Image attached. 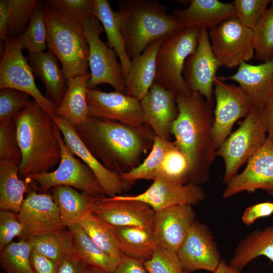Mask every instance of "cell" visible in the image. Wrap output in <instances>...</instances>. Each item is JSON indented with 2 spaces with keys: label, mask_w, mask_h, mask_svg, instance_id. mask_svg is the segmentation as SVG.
I'll list each match as a JSON object with an SVG mask.
<instances>
[{
  "label": "cell",
  "mask_w": 273,
  "mask_h": 273,
  "mask_svg": "<svg viewBox=\"0 0 273 273\" xmlns=\"http://www.w3.org/2000/svg\"><path fill=\"white\" fill-rule=\"evenodd\" d=\"M178 114L171 134L176 146L187 156L190 165L189 182L199 185L209 178L216 156L213 140V106L199 92L177 94Z\"/></svg>",
  "instance_id": "obj_1"
},
{
  "label": "cell",
  "mask_w": 273,
  "mask_h": 273,
  "mask_svg": "<svg viewBox=\"0 0 273 273\" xmlns=\"http://www.w3.org/2000/svg\"><path fill=\"white\" fill-rule=\"evenodd\" d=\"M75 128L93 155L106 168L120 174L141 163L155 136L147 124L136 127L90 117Z\"/></svg>",
  "instance_id": "obj_2"
},
{
  "label": "cell",
  "mask_w": 273,
  "mask_h": 273,
  "mask_svg": "<svg viewBox=\"0 0 273 273\" xmlns=\"http://www.w3.org/2000/svg\"><path fill=\"white\" fill-rule=\"evenodd\" d=\"M17 132L23 176L48 172L60 163L61 148L54 131L55 122L34 100L12 118Z\"/></svg>",
  "instance_id": "obj_3"
},
{
  "label": "cell",
  "mask_w": 273,
  "mask_h": 273,
  "mask_svg": "<svg viewBox=\"0 0 273 273\" xmlns=\"http://www.w3.org/2000/svg\"><path fill=\"white\" fill-rule=\"evenodd\" d=\"M122 31L130 60L152 43L164 39L183 26L165 6L153 0H121L118 3Z\"/></svg>",
  "instance_id": "obj_4"
},
{
  "label": "cell",
  "mask_w": 273,
  "mask_h": 273,
  "mask_svg": "<svg viewBox=\"0 0 273 273\" xmlns=\"http://www.w3.org/2000/svg\"><path fill=\"white\" fill-rule=\"evenodd\" d=\"M45 17L48 51L61 63L66 79L88 72L89 50L82 23L47 5Z\"/></svg>",
  "instance_id": "obj_5"
},
{
  "label": "cell",
  "mask_w": 273,
  "mask_h": 273,
  "mask_svg": "<svg viewBox=\"0 0 273 273\" xmlns=\"http://www.w3.org/2000/svg\"><path fill=\"white\" fill-rule=\"evenodd\" d=\"M201 30L183 27L164 39L156 56L155 82L177 94L192 92L184 80L183 69L187 58L197 49Z\"/></svg>",
  "instance_id": "obj_6"
},
{
  "label": "cell",
  "mask_w": 273,
  "mask_h": 273,
  "mask_svg": "<svg viewBox=\"0 0 273 273\" xmlns=\"http://www.w3.org/2000/svg\"><path fill=\"white\" fill-rule=\"evenodd\" d=\"M267 130L260 110L253 107L239 128L227 138L216 151L224 161L223 182L227 184L240 168L264 144Z\"/></svg>",
  "instance_id": "obj_7"
},
{
  "label": "cell",
  "mask_w": 273,
  "mask_h": 273,
  "mask_svg": "<svg viewBox=\"0 0 273 273\" xmlns=\"http://www.w3.org/2000/svg\"><path fill=\"white\" fill-rule=\"evenodd\" d=\"M54 131L61 148V157L58 168L53 171L31 175L26 178L38 184L43 193L55 187L64 186L79 190L94 198L104 197L106 194L95 175L86 165L74 157L56 123Z\"/></svg>",
  "instance_id": "obj_8"
},
{
  "label": "cell",
  "mask_w": 273,
  "mask_h": 273,
  "mask_svg": "<svg viewBox=\"0 0 273 273\" xmlns=\"http://www.w3.org/2000/svg\"><path fill=\"white\" fill-rule=\"evenodd\" d=\"M82 25L89 50L90 78L88 82V88H95L101 84H108L115 91L124 94L125 84L123 68L117 60L116 52L100 38V34L104 31L103 26L96 17L86 20Z\"/></svg>",
  "instance_id": "obj_9"
},
{
  "label": "cell",
  "mask_w": 273,
  "mask_h": 273,
  "mask_svg": "<svg viewBox=\"0 0 273 273\" xmlns=\"http://www.w3.org/2000/svg\"><path fill=\"white\" fill-rule=\"evenodd\" d=\"M17 41V37L5 42L0 62V89L14 88L33 98L50 115H56L58 106L43 96L36 85L32 69Z\"/></svg>",
  "instance_id": "obj_10"
},
{
  "label": "cell",
  "mask_w": 273,
  "mask_h": 273,
  "mask_svg": "<svg viewBox=\"0 0 273 273\" xmlns=\"http://www.w3.org/2000/svg\"><path fill=\"white\" fill-rule=\"evenodd\" d=\"M208 33L213 53L221 66L238 67L254 57L253 29L243 25L235 17L223 21Z\"/></svg>",
  "instance_id": "obj_11"
},
{
  "label": "cell",
  "mask_w": 273,
  "mask_h": 273,
  "mask_svg": "<svg viewBox=\"0 0 273 273\" xmlns=\"http://www.w3.org/2000/svg\"><path fill=\"white\" fill-rule=\"evenodd\" d=\"M213 94L215 107L212 135L217 150L230 135L236 121L245 117L253 106L240 86L226 83L217 76L214 81Z\"/></svg>",
  "instance_id": "obj_12"
},
{
  "label": "cell",
  "mask_w": 273,
  "mask_h": 273,
  "mask_svg": "<svg viewBox=\"0 0 273 273\" xmlns=\"http://www.w3.org/2000/svg\"><path fill=\"white\" fill-rule=\"evenodd\" d=\"M86 101L88 117L136 127L147 125L141 102L135 97L95 88L88 89Z\"/></svg>",
  "instance_id": "obj_13"
},
{
  "label": "cell",
  "mask_w": 273,
  "mask_h": 273,
  "mask_svg": "<svg viewBox=\"0 0 273 273\" xmlns=\"http://www.w3.org/2000/svg\"><path fill=\"white\" fill-rule=\"evenodd\" d=\"M220 66L213 53L208 31L202 28L196 50L185 61L183 77L189 88L200 93L212 106L214 81Z\"/></svg>",
  "instance_id": "obj_14"
},
{
  "label": "cell",
  "mask_w": 273,
  "mask_h": 273,
  "mask_svg": "<svg viewBox=\"0 0 273 273\" xmlns=\"http://www.w3.org/2000/svg\"><path fill=\"white\" fill-rule=\"evenodd\" d=\"M222 197L225 199L242 192L252 193L257 190L273 195V136L267 134L264 144L247 162L242 172L226 184Z\"/></svg>",
  "instance_id": "obj_15"
},
{
  "label": "cell",
  "mask_w": 273,
  "mask_h": 273,
  "mask_svg": "<svg viewBox=\"0 0 273 273\" xmlns=\"http://www.w3.org/2000/svg\"><path fill=\"white\" fill-rule=\"evenodd\" d=\"M89 211L112 227L139 226L152 229L155 211L146 203L117 196L92 197Z\"/></svg>",
  "instance_id": "obj_16"
},
{
  "label": "cell",
  "mask_w": 273,
  "mask_h": 273,
  "mask_svg": "<svg viewBox=\"0 0 273 273\" xmlns=\"http://www.w3.org/2000/svg\"><path fill=\"white\" fill-rule=\"evenodd\" d=\"M176 253L188 273L200 269L214 273L221 260L210 231L195 220Z\"/></svg>",
  "instance_id": "obj_17"
},
{
  "label": "cell",
  "mask_w": 273,
  "mask_h": 273,
  "mask_svg": "<svg viewBox=\"0 0 273 273\" xmlns=\"http://www.w3.org/2000/svg\"><path fill=\"white\" fill-rule=\"evenodd\" d=\"M117 196L121 199L143 202L156 212L181 204H196L204 199L205 193L198 185L191 183L180 184L159 176L141 194Z\"/></svg>",
  "instance_id": "obj_18"
},
{
  "label": "cell",
  "mask_w": 273,
  "mask_h": 273,
  "mask_svg": "<svg viewBox=\"0 0 273 273\" xmlns=\"http://www.w3.org/2000/svg\"><path fill=\"white\" fill-rule=\"evenodd\" d=\"M51 116L62 133L66 145L91 169L106 194L113 197L128 190L130 185L124 181L120 174L106 168L93 155L80 138L74 126L57 115Z\"/></svg>",
  "instance_id": "obj_19"
},
{
  "label": "cell",
  "mask_w": 273,
  "mask_h": 273,
  "mask_svg": "<svg viewBox=\"0 0 273 273\" xmlns=\"http://www.w3.org/2000/svg\"><path fill=\"white\" fill-rule=\"evenodd\" d=\"M30 238L67 228L52 194L29 191L17 213Z\"/></svg>",
  "instance_id": "obj_20"
},
{
  "label": "cell",
  "mask_w": 273,
  "mask_h": 273,
  "mask_svg": "<svg viewBox=\"0 0 273 273\" xmlns=\"http://www.w3.org/2000/svg\"><path fill=\"white\" fill-rule=\"evenodd\" d=\"M192 205L181 204L155 212L152 231L157 246L177 253L192 224Z\"/></svg>",
  "instance_id": "obj_21"
},
{
  "label": "cell",
  "mask_w": 273,
  "mask_h": 273,
  "mask_svg": "<svg viewBox=\"0 0 273 273\" xmlns=\"http://www.w3.org/2000/svg\"><path fill=\"white\" fill-rule=\"evenodd\" d=\"M177 94L154 81L145 97L140 101L147 124L155 135L171 141V127L178 110Z\"/></svg>",
  "instance_id": "obj_22"
},
{
  "label": "cell",
  "mask_w": 273,
  "mask_h": 273,
  "mask_svg": "<svg viewBox=\"0 0 273 273\" xmlns=\"http://www.w3.org/2000/svg\"><path fill=\"white\" fill-rule=\"evenodd\" d=\"M222 81L233 80L244 91L253 107L262 109L273 97V60L252 65L243 62L230 76H218Z\"/></svg>",
  "instance_id": "obj_23"
},
{
  "label": "cell",
  "mask_w": 273,
  "mask_h": 273,
  "mask_svg": "<svg viewBox=\"0 0 273 273\" xmlns=\"http://www.w3.org/2000/svg\"><path fill=\"white\" fill-rule=\"evenodd\" d=\"M172 16L183 27L211 29L223 21L235 16L232 3L218 0H191L184 9H175Z\"/></svg>",
  "instance_id": "obj_24"
},
{
  "label": "cell",
  "mask_w": 273,
  "mask_h": 273,
  "mask_svg": "<svg viewBox=\"0 0 273 273\" xmlns=\"http://www.w3.org/2000/svg\"><path fill=\"white\" fill-rule=\"evenodd\" d=\"M164 39L150 44L140 55L131 60L130 68L125 77L124 94L141 101L155 81L156 56Z\"/></svg>",
  "instance_id": "obj_25"
},
{
  "label": "cell",
  "mask_w": 273,
  "mask_h": 273,
  "mask_svg": "<svg viewBox=\"0 0 273 273\" xmlns=\"http://www.w3.org/2000/svg\"><path fill=\"white\" fill-rule=\"evenodd\" d=\"M34 75L41 80L46 86V97L54 102L58 107L67 88V80L58 60L50 51L29 54L26 57Z\"/></svg>",
  "instance_id": "obj_26"
},
{
  "label": "cell",
  "mask_w": 273,
  "mask_h": 273,
  "mask_svg": "<svg viewBox=\"0 0 273 273\" xmlns=\"http://www.w3.org/2000/svg\"><path fill=\"white\" fill-rule=\"evenodd\" d=\"M90 74L68 79L67 88L58 107L56 115L65 119L74 127L84 123L87 118V92Z\"/></svg>",
  "instance_id": "obj_27"
},
{
  "label": "cell",
  "mask_w": 273,
  "mask_h": 273,
  "mask_svg": "<svg viewBox=\"0 0 273 273\" xmlns=\"http://www.w3.org/2000/svg\"><path fill=\"white\" fill-rule=\"evenodd\" d=\"M94 14L101 22L107 35V44L116 52L125 77L131 60L126 52L119 12L114 11L107 0H94Z\"/></svg>",
  "instance_id": "obj_28"
},
{
  "label": "cell",
  "mask_w": 273,
  "mask_h": 273,
  "mask_svg": "<svg viewBox=\"0 0 273 273\" xmlns=\"http://www.w3.org/2000/svg\"><path fill=\"white\" fill-rule=\"evenodd\" d=\"M260 256L273 261V225L255 230L249 234L239 243L229 264L241 270Z\"/></svg>",
  "instance_id": "obj_29"
},
{
  "label": "cell",
  "mask_w": 273,
  "mask_h": 273,
  "mask_svg": "<svg viewBox=\"0 0 273 273\" xmlns=\"http://www.w3.org/2000/svg\"><path fill=\"white\" fill-rule=\"evenodd\" d=\"M112 228L124 255L143 262L151 258L157 246L152 229L139 226Z\"/></svg>",
  "instance_id": "obj_30"
},
{
  "label": "cell",
  "mask_w": 273,
  "mask_h": 273,
  "mask_svg": "<svg viewBox=\"0 0 273 273\" xmlns=\"http://www.w3.org/2000/svg\"><path fill=\"white\" fill-rule=\"evenodd\" d=\"M72 233L75 252L87 266L107 273H113L119 261L99 246L79 223L68 227Z\"/></svg>",
  "instance_id": "obj_31"
},
{
  "label": "cell",
  "mask_w": 273,
  "mask_h": 273,
  "mask_svg": "<svg viewBox=\"0 0 273 273\" xmlns=\"http://www.w3.org/2000/svg\"><path fill=\"white\" fill-rule=\"evenodd\" d=\"M19 174L18 165L0 161V210L19 211L28 188Z\"/></svg>",
  "instance_id": "obj_32"
},
{
  "label": "cell",
  "mask_w": 273,
  "mask_h": 273,
  "mask_svg": "<svg viewBox=\"0 0 273 273\" xmlns=\"http://www.w3.org/2000/svg\"><path fill=\"white\" fill-rule=\"evenodd\" d=\"M65 225L78 223L81 218L89 211L92 197L64 186L52 188V194Z\"/></svg>",
  "instance_id": "obj_33"
},
{
  "label": "cell",
  "mask_w": 273,
  "mask_h": 273,
  "mask_svg": "<svg viewBox=\"0 0 273 273\" xmlns=\"http://www.w3.org/2000/svg\"><path fill=\"white\" fill-rule=\"evenodd\" d=\"M29 240L33 248L58 263L76 253L73 236L68 228L32 237Z\"/></svg>",
  "instance_id": "obj_34"
},
{
  "label": "cell",
  "mask_w": 273,
  "mask_h": 273,
  "mask_svg": "<svg viewBox=\"0 0 273 273\" xmlns=\"http://www.w3.org/2000/svg\"><path fill=\"white\" fill-rule=\"evenodd\" d=\"M78 223L90 238L105 252L120 261L124 256L121 252L115 233L111 226L89 211Z\"/></svg>",
  "instance_id": "obj_35"
},
{
  "label": "cell",
  "mask_w": 273,
  "mask_h": 273,
  "mask_svg": "<svg viewBox=\"0 0 273 273\" xmlns=\"http://www.w3.org/2000/svg\"><path fill=\"white\" fill-rule=\"evenodd\" d=\"M175 144L156 135L147 157L139 165L131 170L121 173L122 179L129 185L139 179H155L159 176L162 161L167 151Z\"/></svg>",
  "instance_id": "obj_36"
},
{
  "label": "cell",
  "mask_w": 273,
  "mask_h": 273,
  "mask_svg": "<svg viewBox=\"0 0 273 273\" xmlns=\"http://www.w3.org/2000/svg\"><path fill=\"white\" fill-rule=\"evenodd\" d=\"M46 7V3L42 1H37L27 28L17 37L19 46L22 50L26 49L29 54L43 52L47 47Z\"/></svg>",
  "instance_id": "obj_37"
},
{
  "label": "cell",
  "mask_w": 273,
  "mask_h": 273,
  "mask_svg": "<svg viewBox=\"0 0 273 273\" xmlns=\"http://www.w3.org/2000/svg\"><path fill=\"white\" fill-rule=\"evenodd\" d=\"M32 245L29 239L12 242L0 251V266L5 273H32L30 263Z\"/></svg>",
  "instance_id": "obj_38"
},
{
  "label": "cell",
  "mask_w": 273,
  "mask_h": 273,
  "mask_svg": "<svg viewBox=\"0 0 273 273\" xmlns=\"http://www.w3.org/2000/svg\"><path fill=\"white\" fill-rule=\"evenodd\" d=\"M254 57L265 62L273 60V0L253 29Z\"/></svg>",
  "instance_id": "obj_39"
},
{
  "label": "cell",
  "mask_w": 273,
  "mask_h": 273,
  "mask_svg": "<svg viewBox=\"0 0 273 273\" xmlns=\"http://www.w3.org/2000/svg\"><path fill=\"white\" fill-rule=\"evenodd\" d=\"M189 173L190 165L188 158L175 144L167 151L162 163L159 176L185 184L189 182Z\"/></svg>",
  "instance_id": "obj_40"
},
{
  "label": "cell",
  "mask_w": 273,
  "mask_h": 273,
  "mask_svg": "<svg viewBox=\"0 0 273 273\" xmlns=\"http://www.w3.org/2000/svg\"><path fill=\"white\" fill-rule=\"evenodd\" d=\"M37 0H9L8 38L18 37L27 28Z\"/></svg>",
  "instance_id": "obj_41"
},
{
  "label": "cell",
  "mask_w": 273,
  "mask_h": 273,
  "mask_svg": "<svg viewBox=\"0 0 273 273\" xmlns=\"http://www.w3.org/2000/svg\"><path fill=\"white\" fill-rule=\"evenodd\" d=\"M21 160L22 153L14 121L11 118L0 122V161L19 166Z\"/></svg>",
  "instance_id": "obj_42"
},
{
  "label": "cell",
  "mask_w": 273,
  "mask_h": 273,
  "mask_svg": "<svg viewBox=\"0 0 273 273\" xmlns=\"http://www.w3.org/2000/svg\"><path fill=\"white\" fill-rule=\"evenodd\" d=\"M272 0H235V17L244 26L253 29Z\"/></svg>",
  "instance_id": "obj_43"
},
{
  "label": "cell",
  "mask_w": 273,
  "mask_h": 273,
  "mask_svg": "<svg viewBox=\"0 0 273 273\" xmlns=\"http://www.w3.org/2000/svg\"><path fill=\"white\" fill-rule=\"evenodd\" d=\"M149 273H184L177 253L157 246L152 256L144 262Z\"/></svg>",
  "instance_id": "obj_44"
},
{
  "label": "cell",
  "mask_w": 273,
  "mask_h": 273,
  "mask_svg": "<svg viewBox=\"0 0 273 273\" xmlns=\"http://www.w3.org/2000/svg\"><path fill=\"white\" fill-rule=\"evenodd\" d=\"M31 96L14 88H6L0 90V122L12 118L31 103Z\"/></svg>",
  "instance_id": "obj_45"
},
{
  "label": "cell",
  "mask_w": 273,
  "mask_h": 273,
  "mask_svg": "<svg viewBox=\"0 0 273 273\" xmlns=\"http://www.w3.org/2000/svg\"><path fill=\"white\" fill-rule=\"evenodd\" d=\"M15 237L30 239V237L17 213L0 210V251L12 242Z\"/></svg>",
  "instance_id": "obj_46"
},
{
  "label": "cell",
  "mask_w": 273,
  "mask_h": 273,
  "mask_svg": "<svg viewBox=\"0 0 273 273\" xmlns=\"http://www.w3.org/2000/svg\"><path fill=\"white\" fill-rule=\"evenodd\" d=\"M45 3L49 7L66 13L82 23L95 17L94 0H47Z\"/></svg>",
  "instance_id": "obj_47"
},
{
  "label": "cell",
  "mask_w": 273,
  "mask_h": 273,
  "mask_svg": "<svg viewBox=\"0 0 273 273\" xmlns=\"http://www.w3.org/2000/svg\"><path fill=\"white\" fill-rule=\"evenodd\" d=\"M272 213L273 202H261L247 207L242 216V220L247 226H250L257 219L269 216Z\"/></svg>",
  "instance_id": "obj_48"
},
{
  "label": "cell",
  "mask_w": 273,
  "mask_h": 273,
  "mask_svg": "<svg viewBox=\"0 0 273 273\" xmlns=\"http://www.w3.org/2000/svg\"><path fill=\"white\" fill-rule=\"evenodd\" d=\"M29 258L32 273H57L58 263L32 247Z\"/></svg>",
  "instance_id": "obj_49"
},
{
  "label": "cell",
  "mask_w": 273,
  "mask_h": 273,
  "mask_svg": "<svg viewBox=\"0 0 273 273\" xmlns=\"http://www.w3.org/2000/svg\"><path fill=\"white\" fill-rule=\"evenodd\" d=\"M86 266L75 253L58 263L57 273H84Z\"/></svg>",
  "instance_id": "obj_50"
},
{
  "label": "cell",
  "mask_w": 273,
  "mask_h": 273,
  "mask_svg": "<svg viewBox=\"0 0 273 273\" xmlns=\"http://www.w3.org/2000/svg\"><path fill=\"white\" fill-rule=\"evenodd\" d=\"M113 273H149L144 262L134 258L124 256Z\"/></svg>",
  "instance_id": "obj_51"
},
{
  "label": "cell",
  "mask_w": 273,
  "mask_h": 273,
  "mask_svg": "<svg viewBox=\"0 0 273 273\" xmlns=\"http://www.w3.org/2000/svg\"><path fill=\"white\" fill-rule=\"evenodd\" d=\"M9 0L0 1V38L5 43L8 39V29L9 20Z\"/></svg>",
  "instance_id": "obj_52"
},
{
  "label": "cell",
  "mask_w": 273,
  "mask_h": 273,
  "mask_svg": "<svg viewBox=\"0 0 273 273\" xmlns=\"http://www.w3.org/2000/svg\"><path fill=\"white\" fill-rule=\"evenodd\" d=\"M260 110L265 123L267 133L273 136V97Z\"/></svg>",
  "instance_id": "obj_53"
},
{
  "label": "cell",
  "mask_w": 273,
  "mask_h": 273,
  "mask_svg": "<svg viewBox=\"0 0 273 273\" xmlns=\"http://www.w3.org/2000/svg\"><path fill=\"white\" fill-rule=\"evenodd\" d=\"M214 273H242L241 270H238L227 264L224 260H221L218 267Z\"/></svg>",
  "instance_id": "obj_54"
},
{
  "label": "cell",
  "mask_w": 273,
  "mask_h": 273,
  "mask_svg": "<svg viewBox=\"0 0 273 273\" xmlns=\"http://www.w3.org/2000/svg\"><path fill=\"white\" fill-rule=\"evenodd\" d=\"M84 273H107L102 270L88 266H86Z\"/></svg>",
  "instance_id": "obj_55"
},
{
  "label": "cell",
  "mask_w": 273,
  "mask_h": 273,
  "mask_svg": "<svg viewBox=\"0 0 273 273\" xmlns=\"http://www.w3.org/2000/svg\"><path fill=\"white\" fill-rule=\"evenodd\" d=\"M184 273H188V272L184 271Z\"/></svg>",
  "instance_id": "obj_56"
}]
</instances>
